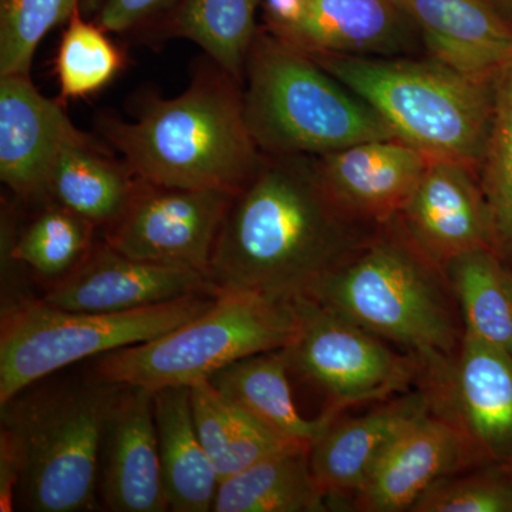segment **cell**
Wrapping results in <instances>:
<instances>
[{"label":"cell","mask_w":512,"mask_h":512,"mask_svg":"<svg viewBox=\"0 0 512 512\" xmlns=\"http://www.w3.org/2000/svg\"><path fill=\"white\" fill-rule=\"evenodd\" d=\"M154 417L170 510L212 511L221 480L195 429L190 387L154 393Z\"/></svg>","instance_id":"21"},{"label":"cell","mask_w":512,"mask_h":512,"mask_svg":"<svg viewBox=\"0 0 512 512\" xmlns=\"http://www.w3.org/2000/svg\"><path fill=\"white\" fill-rule=\"evenodd\" d=\"M131 177L126 163L109 160L92 140H84L63 148L50 174L47 195L94 225L116 222L133 197Z\"/></svg>","instance_id":"24"},{"label":"cell","mask_w":512,"mask_h":512,"mask_svg":"<svg viewBox=\"0 0 512 512\" xmlns=\"http://www.w3.org/2000/svg\"><path fill=\"white\" fill-rule=\"evenodd\" d=\"M171 0H104L99 23L106 32H126L151 15L164 9Z\"/></svg>","instance_id":"33"},{"label":"cell","mask_w":512,"mask_h":512,"mask_svg":"<svg viewBox=\"0 0 512 512\" xmlns=\"http://www.w3.org/2000/svg\"><path fill=\"white\" fill-rule=\"evenodd\" d=\"M308 55L366 101L397 140L478 173L493 121L495 79L468 77L431 57Z\"/></svg>","instance_id":"4"},{"label":"cell","mask_w":512,"mask_h":512,"mask_svg":"<svg viewBox=\"0 0 512 512\" xmlns=\"http://www.w3.org/2000/svg\"><path fill=\"white\" fill-rule=\"evenodd\" d=\"M190 390L195 429L222 481L234 474L227 399L210 380L194 384Z\"/></svg>","instance_id":"32"},{"label":"cell","mask_w":512,"mask_h":512,"mask_svg":"<svg viewBox=\"0 0 512 512\" xmlns=\"http://www.w3.org/2000/svg\"><path fill=\"white\" fill-rule=\"evenodd\" d=\"M412 512H512L511 468L490 463L441 478Z\"/></svg>","instance_id":"31"},{"label":"cell","mask_w":512,"mask_h":512,"mask_svg":"<svg viewBox=\"0 0 512 512\" xmlns=\"http://www.w3.org/2000/svg\"><path fill=\"white\" fill-rule=\"evenodd\" d=\"M493 3L505 18L512 22V0H493Z\"/></svg>","instance_id":"35"},{"label":"cell","mask_w":512,"mask_h":512,"mask_svg":"<svg viewBox=\"0 0 512 512\" xmlns=\"http://www.w3.org/2000/svg\"><path fill=\"white\" fill-rule=\"evenodd\" d=\"M82 0H0V76L29 74L43 37L69 22Z\"/></svg>","instance_id":"30"},{"label":"cell","mask_w":512,"mask_h":512,"mask_svg":"<svg viewBox=\"0 0 512 512\" xmlns=\"http://www.w3.org/2000/svg\"><path fill=\"white\" fill-rule=\"evenodd\" d=\"M218 295L211 276L183 266L137 261L104 245L80 262L45 296L70 312H123L194 295Z\"/></svg>","instance_id":"15"},{"label":"cell","mask_w":512,"mask_h":512,"mask_svg":"<svg viewBox=\"0 0 512 512\" xmlns=\"http://www.w3.org/2000/svg\"><path fill=\"white\" fill-rule=\"evenodd\" d=\"M507 464H508V466H510V468H511V473H512V458H511V460H510V461H508V463H507Z\"/></svg>","instance_id":"38"},{"label":"cell","mask_w":512,"mask_h":512,"mask_svg":"<svg viewBox=\"0 0 512 512\" xmlns=\"http://www.w3.org/2000/svg\"><path fill=\"white\" fill-rule=\"evenodd\" d=\"M329 504L312 474L311 444H289L218 485L215 512H320Z\"/></svg>","instance_id":"23"},{"label":"cell","mask_w":512,"mask_h":512,"mask_svg":"<svg viewBox=\"0 0 512 512\" xmlns=\"http://www.w3.org/2000/svg\"><path fill=\"white\" fill-rule=\"evenodd\" d=\"M490 210L494 251L512 271V60L494 82V111L478 170Z\"/></svg>","instance_id":"27"},{"label":"cell","mask_w":512,"mask_h":512,"mask_svg":"<svg viewBox=\"0 0 512 512\" xmlns=\"http://www.w3.org/2000/svg\"><path fill=\"white\" fill-rule=\"evenodd\" d=\"M119 47L99 25L86 22L80 9L67 22L56 56L60 99H80L99 92L120 72Z\"/></svg>","instance_id":"29"},{"label":"cell","mask_w":512,"mask_h":512,"mask_svg":"<svg viewBox=\"0 0 512 512\" xmlns=\"http://www.w3.org/2000/svg\"><path fill=\"white\" fill-rule=\"evenodd\" d=\"M429 410L426 394L416 387L363 416L333 421L311 446L312 474L329 507L352 500L384 450Z\"/></svg>","instance_id":"17"},{"label":"cell","mask_w":512,"mask_h":512,"mask_svg":"<svg viewBox=\"0 0 512 512\" xmlns=\"http://www.w3.org/2000/svg\"><path fill=\"white\" fill-rule=\"evenodd\" d=\"M468 332L512 355V302L504 264L490 249L458 256L444 268Z\"/></svg>","instance_id":"26"},{"label":"cell","mask_w":512,"mask_h":512,"mask_svg":"<svg viewBox=\"0 0 512 512\" xmlns=\"http://www.w3.org/2000/svg\"><path fill=\"white\" fill-rule=\"evenodd\" d=\"M268 30L275 36H284L301 19L305 0H262Z\"/></svg>","instance_id":"34"},{"label":"cell","mask_w":512,"mask_h":512,"mask_svg":"<svg viewBox=\"0 0 512 512\" xmlns=\"http://www.w3.org/2000/svg\"><path fill=\"white\" fill-rule=\"evenodd\" d=\"M289 370L288 350H269L231 363L215 373L210 382L227 399L279 436L312 446L340 416L323 412L318 419H305L293 400Z\"/></svg>","instance_id":"22"},{"label":"cell","mask_w":512,"mask_h":512,"mask_svg":"<svg viewBox=\"0 0 512 512\" xmlns=\"http://www.w3.org/2000/svg\"><path fill=\"white\" fill-rule=\"evenodd\" d=\"M259 0H183L171 20L175 35L191 40L220 69L241 82L256 36Z\"/></svg>","instance_id":"25"},{"label":"cell","mask_w":512,"mask_h":512,"mask_svg":"<svg viewBox=\"0 0 512 512\" xmlns=\"http://www.w3.org/2000/svg\"><path fill=\"white\" fill-rule=\"evenodd\" d=\"M302 298L402 346L421 369L457 352L466 333L450 279L400 217L379 225Z\"/></svg>","instance_id":"2"},{"label":"cell","mask_w":512,"mask_h":512,"mask_svg":"<svg viewBox=\"0 0 512 512\" xmlns=\"http://www.w3.org/2000/svg\"><path fill=\"white\" fill-rule=\"evenodd\" d=\"M430 412L463 433L488 463L512 458V355L474 333L444 362L421 369Z\"/></svg>","instance_id":"10"},{"label":"cell","mask_w":512,"mask_h":512,"mask_svg":"<svg viewBox=\"0 0 512 512\" xmlns=\"http://www.w3.org/2000/svg\"><path fill=\"white\" fill-rule=\"evenodd\" d=\"M399 217L414 242L441 268L480 249L495 252L480 178L460 161L431 158Z\"/></svg>","instance_id":"14"},{"label":"cell","mask_w":512,"mask_h":512,"mask_svg":"<svg viewBox=\"0 0 512 512\" xmlns=\"http://www.w3.org/2000/svg\"><path fill=\"white\" fill-rule=\"evenodd\" d=\"M484 464L490 463L463 433L429 410L384 450L350 505L362 512L412 511L441 478Z\"/></svg>","instance_id":"12"},{"label":"cell","mask_w":512,"mask_h":512,"mask_svg":"<svg viewBox=\"0 0 512 512\" xmlns=\"http://www.w3.org/2000/svg\"><path fill=\"white\" fill-rule=\"evenodd\" d=\"M124 386L62 387L3 404V429L20 463L18 494L36 512L96 508L100 454Z\"/></svg>","instance_id":"6"},{"label":"cell","mask_w":512,"mask_h":512,"mask_svg":"<svg viewBox=\"0 0 512 512\" xmlns=\"http://www.w3.org/2000/svg\"><path fill=\"white\" fill-rule=\"evenodd\" d=\"M301 330L288 346L291 370L325 394V412L342 416L350 407L382 403L416 389L421 365L407 352L320 305L295 299Z\"/></svg>","instance_id":"9"},{"label":"cell","mask_w":512,"mask_h":512,"mask_svg":"<svg viewBox=\"0 0 512 512\" xmlns=\"http://www.w3.org/2000/svg\"><path fill=\"white\" fill-rule=\"evenodd\" d=\"M375 228L353 220L330 198L312 157L264 156L229 204L211 279L218 291L295 301Z\"/></svg>","instance_id":"1"},{"label":"cell","mask_w":512,"mask_h":512,"mask_svg":"<svg viewBox=\"0 0 512 512\" xmlns=\"http://www.w3.org/2000/svg\"><path fill=\"white\" fill-rule=\"evenodd\" d=\"M504 284L512 302V271L504 265Z\"/></svg>","instance_id":"36"},{"label":"cell","mask_w":512,"mask_h":512,"mask_svg":"<svg viewBox=\"0 0 512 512\" xmlns=\"http://www.w3.org/2000/svg\"><path fill=\"white\" fill-rule=\"evenodd\" d=\"M205 295L110 313L64 311L45 301L16 306L0 335V404L63 367L160 338L207 311L217 295Z\"/></svg>","instance_id":"8"},{"label":"cell","mask_w":512,"mask_h":512,"mask_svg":"<svg viewBox=\"0 0 512 512\" xmlns=\"http://www.w3.org/2000/svg\"><path fill=\"white\" fill-rule=\"evenodd\" d=\"M490 2H493V0H490Z\"/></svg>","instance_id":"39"},{"label":"cell","mask_w":512,"mask_h":512,"mask_svg":"<svg viewBox=\"0 0 512 512\" xmlns=\"http://www.w3.org/2000/svg\"><path fill=\"white\" fill-rule=\"evenodd\" d=\"M419 35L396 0H305L299 22L276 36L308 53L400 56Z\"/></svg>","instance_id":"20"},{"label":"cell","mask_w":512,"mask_h":512,"mask_svg":"<svg viewBox=\"0 0 512 512\" xmlns=\"http://www.w3.org/2000/svg\"><path fill=\"white\" fill-rule=\"evenodd\" d=\"M104 470V500L111 511L170 510L165 494L154 393L124 386L111 417Z\"/></svg>","instance_id":"19"},{"label":"cell","mask_w":512,"mask_h":512,"mask_svg":"<svg viewBox=\"0 0 512 512\" xmlns=\"http://www.w3.org/2000/svg\"><path fill=\"white\" fill-rule=\"evenodd\" d=\"M84 140L62 103L40 94L29 74L0 76V178L18 197H47L57 157Z\"/></svg>","instance_id":"16"},{"label":"cell","mask_w":512,"mask_h":512,"mask_svg":"<svg viewBox=\"0 0 512 512\" xmlns=\"http://www.w3.org/2000/svg\"><path fill=\"white\" fill-rule=\"evenodd\" d=\"M427 55L457 72L494 80L512 60V22L490 0H396Z\"/></svg>","instance_id":"18"},{"label":"cell","mask_w":512,"mask_h":512,"mask_svg":"<svg viewBox=\"0 0 512 512\" xmlns=\"http://www.w3.org/2000/svg\"><path fill=\"white\" fill-rule=\"evenodd\" d=\"M93 222L56 204L30 222L12 248L16 261L49 278L67 275L89 255Z\"/></svg>","instance_id":"28"},{"label":"cell","mask_w":512,"mask_h":512,"mask_svg":"<svg viewBox=\"0 0 512 512\" xmlns=\"http://www.w3.org/2000/svg\"><path fill=\"white\" fill-rule=\"evenodd\" d=\"M301 330L293 301L220 291L207 311L160 338L104 353L97 380L156 393L192 387L245 357L285 349Z\"/></svg>","instance_id":"7"},{"label":"cell","mask_w":512,"mask_h":512,"mask_svg":"<svg viewBox=\"0 0 512 512\" xmlns=\"http://www.w3.org/2000/svg\"><path fill=\"white\" fill-rule=\"evenodd\" d=\"M238 83L220 67L198 73L180 96L151 100L131 123L104 117L101 133L138 181L237 194L264 160Z\"/></svg>","instance_id":"3"},{"label":"cell","mask_w":512,"mask_h":512,"mask_svg":"<svg viewBox=\"0 0 512 512\" xmlns=\"http://www.w3.org/2000/svg\"><path fill=\"white\" fill-rule=\"evenodd\" d=\"M312 160L330 198L353 220L379 227L402 214L431 158L397 138H380Z\"/></svg>","instance_id":"13"},{"label":"cell","mask_w":512,"mask_h":512,"mask_svg":"<svg viewBox=\"0 0 512 512\" xmlns=\"http://www.w3.org/2000/svg\"><path fill=\"white\" fill-rule=\"evenodd\" d=\"M245 76V120L264 156L313 157L396 138L366 101L308 53L271 32L256 36Z\"/></svg>","instance_id":"5"},{"label":"cell","mask_w":512,"mask_h":512,"mask_svg":"<svg viewBox=\"0 0 512 512\" xmlns=\"http://www.w3.org/2000/svg\"><path fill=\"white\" fill-rule=\"evenodd\" d=\"M143 185L107 235V245L137 261L210 275L215 242L235 194Z\"/></svg>","instance_id":"11"},{"label":"cell","mask_w":512,"mask_h":512,"mask_svg":"<svg viewBox=\"0 0 512 512\" xmlns=\"http://www.w3.org/2000/svg\"><path fill=\"white\" fill-rule=\"evenodd\" d=\"M83 2L84 5H86L87 10L93 12V10L100 8L101 3H103V0H83Z\"/></svg>","instance_id":"37"}]
</instances>
